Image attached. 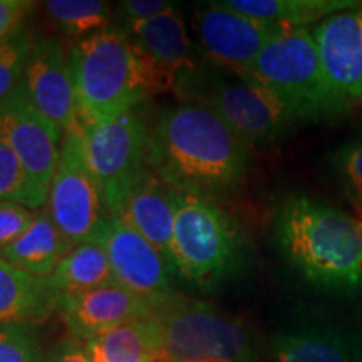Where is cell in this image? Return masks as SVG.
Masks as SVG:
<instances>
[{
  "mask_svg": "<svg viewBox=\"0 0 362 362\" xmlns=\"http://www.w3.org/2000/svg\"><path fill=\"white\" fill-rule=\"evenodd\" d=\"M250 148L210 106L185 101L165 110L149 131V170L178 189L215 200L243 183Z\"/></svg>",
  "mask_w": 362,
  "mask_h": 362,
  "instance_id": "6da1fadb",
  "label": "cell"
},
{
  "mask_svg": "<svg viewBox=\"0 0 362 362\" xmlns=\"http://www.w3.org/2000/svg\"><path fill=\"white\" fill-rule=\"evenodd\" d=\"M274 240L282 260L309 287L362 296V237L352 215L309 193H291L275 210Z\"/></svg>",
  "mask_w": 362,
  "mask_h": 362,
  "instance_id": "7a4b0ae2",
  "label": "cell"
},
{
  "mask_svg": "<svg viewBox=\"0 0 362 362\" xmlns=\"http://www.w3.org/2000/svg\"><path fill=\"white\" fill-rule=\"evenodd\" d=\"M67 56L83 123L134 111L144 99L166 90L155 67L123 27L110 25L81 39Z\"/></svg>",
  "mask_w": 362,
  "mask_h": 362,
  "instance_id": "3957f363",
  "label": "cell"
},
{
  "mask_svg": "<svg viewBox=\"0 0 362 362\" xmlns=\"http://www.w3.org/2000/svg\"><path fill=\"white\" fill-rule=\"evenodd\" d=\"M250 257L243 226L215 200L181 193L170 259L175 272L202 291L237 277Z\"/></svg>",
  "mask_w": 362,
  "mask_h": 362,
  "instance_id": "277c9868",
  "label": "cell"
},
{
  "mask_svg": "<svg viewBox=\"0 0 362 362\" xmlns=\"http://www.w3.org/2000/svg\"><path fill=\"white\" fill-rule=\"evenodd\" d=\"M247 76L279 94L298 123L332 121L354 107L330 83L309 27L272 39Z\"/></svg>",
  "mask_w": 362,
  "mask_h": 362,
  "instance_id": "5b68a950",
  "label": "cell"
},
{
  "mask_svg": "<svg viewBox=\"0 0 362 362\" xmlns=\"http://www.w3.org/2000/svg\"><path fill=\"white\" fill-rule=\"evenodd\" d=\"M158 317V362H259V344L252 329L214 305L178 296Z\"/></svg>",
  "mask_w": 362,
  "mask_h": 362,
  "instance_id": "8992f818",
  "label": "cell"
},
{
  "mask_svg": "<svg viewBox=\"0 0 362 362\" xmlns=\"http://www.w3.org/2000/svg\"><path fill=\"white\" fill-rule=\"evenodd\" d=\"M45 205V211L72 245L99 243L111 214L86 160L79 128L62 138Z\"/></svg>",
  "mask_w": 362,
  "mask_h": 362,
  "instance_id": "52a82bcc",
  "label": "cell"
},
{
  "mask_svg": "<svg viewBox=\"0 0 362 362\" xmlns=\"http://www.w3.org/2000/svg\"><path fill=\"white\" fill-rule=\"evenodd\" d=\"M86 160L101 187L110 214L124 194L149 171V131L136 111L99 121L81 123Z\"/></svg>",
  "mask_w": 362,
  "mask_h": 362,
  "instance_id": "ba28073f",
  "label": "cell"
},
{
  "mask_svg": "<svg viewBox=\"0 0 362 362\" xmlns=\"http://www.w3.org/2000/svg\"><path fill=\"white\" fill-rule=\"evenodd\" d=\"M200 103L210 106L248 148L279 143L300 124L279 94L248 76L211 81Z\"/></svg>",
  "mask_w": 362,
  "mask_h": 362,
  "instance_id": "9c48e42d",
  "label": "cell"
},
{
  "mask_svg": "<svg viewBox=\"0 0 362 362\" xmlns=\"http://www.w3.org/2000/svg\"><path fill=\"white\" fill-rule=\"evenodd\" d=\"M0 133L24 166L29 183V206L39 210L47 202L64 136L39 115L24 89L0 107Z\"/></svg>",
  "mask_w": 362,
  "mask_h": 362,
  "instance_id": "30bf717a",
  "label": "cell"
},
{
  "mask_svg": "<svg viewBox=\"0 0 362 362\" xmlns=\"http://www.w3.org/2000/svg\"><path fill=\"white\" fill-rule=\"evenodd\" d=\"M193 27L205 56L235 76H247L262 49L288 29L243 16L223 2L198 7Z\"/></svg>",
  "mask_w": 362,
  "mask_h": 362,
  "instance_id": "8fae6325",
  "label": "cell"
},
{
  "mask_svg": "<svg viewBox=\"0 0 362 362\" xmlns=\"http://www.w3.org/2000/svg\"><path fill=\"white\" fill-rule=\"evenodd\" d=\"M99 245L107 253L115 282L153 302L160 310L178 297L171 262L116 216H110Z\"/></svg>",
  "mask_w": 362,
  "mask_h": 362,
  "instance_id": "7c38bea8",
  "label": "cell"
},
{
  "mask_svg": "<svg viewBox=\"0 0 362 362\" xmlns=\"http://www.w3.org/2000/svg\"><path fill=\"white\" fill-rule=\"evenodd\" d=\"M24 93L40 116L62 136L79 128V110L69 56L57 39H37L27 64Z\"/></svg>",
  "mask_w": 362,
  "mask_h": 362,
  "instance_id": "4fadbf2b",
  "label": "cell"
},
{
  "mask_svg": "<svg viewBox=\"0 0 362 362\" xmlns=\"http://www.w3.org/2000/svg\"><path fill=\"white\" fill-rule=\"evenodd\" d=\"M59 314L72 339L86 342L124 324L156 317L160 309L123 285L110 282L74 296H64Z\"/></svg>",
  "mask_w": 362,
  "mask_h": 362,
  "instance_id": "5bb4252c",
  "label": "cell"
},
{
  "mask_svg": "<svg viewBox=\"0 0 362 362\" xmlns=\"http://www.w3.org/2000/svg\"><path fill=\"white\" fill-rule=\"evenodd\" d=\"M310 30L330 83L352 106H362V2Z\"/></svg>",
  "mask_w": 362,
  "mask_h": 362,
  "instance_id": "9a60e30c",
  "label": "cell"
},
{
  "mask_svg": "<svg viewBox=\"0 0 362 362\" xmlns=\"http://www.w3.org/2000/svg\"><path fill=\"white\" fill-rule=\"evenodd\" d=\"M180 198L178 189L149 170L131 187L111 215L146 238L171 262L170 248Z\"/></svg>",
  "mask_w": 362,
  "mask_h": 362,
  "instance_id": "2e32d148",
  "label": "cell"
},
{
  "mask_svg": "<svg viewBox=\"0 0 362 362\" xmlns=\"http://www.w3.org/2000/svg\"><path fill=\"white\" fill-rule=\"evenodd\" d=\"M270 362H362V334L339 324L307 322L279 330Z\"/></svg>",
  "mask_w": 362,
  "mask_h": 362,
  "instance_id": "e0dca14e",
  "label": "cell"
},
{
  "mask_svg": "<svg viewBox=\"0 0 362 362\" xmlns=\"http://www.w3.org/2000/svg\"><path fill=\"white\" fill-rule=\"evenodd\" d=\"M124 29L155 67L166 90L173 89L181 74L194 69L192 40L176 7L155 19L128 22Z\"/></svg>",
  "mask_w": 362,
  "mask_h": 362,
  "instance_id": "ac0fdd59",
  "label": "cell"
},
{
  "mask_svg": "<svg viewBox=\"0 0 362 362\" xmlns=\"http://www.w3.org/2000/svg\"><path fill=\"white\" fill-rule=\"evenodd\" d=\"M61 300V292L51 280L0 259V325L42 324L57 314Z\"/></svg>",
  "mask_w": 362,
  "mask_h": 362,
  "instance_id": "d6986e66",
  "label": "cell"
},
{
  "mask_svg": "<svg viewBox=\"0 0 362 362\" xmlns=\"http://www.w3.org/2000/svg\"><path fill=\"white\" fill-rule=\"evenodd\" d=\"M72 247L47 211L37 210L29 228L0 253V259L35 277L49 279Z\"/></svg>",
  "mask_w": 362,
  "mask_h": 362,
  "instance_id": "ffe728a7",
  "label": "cell"
},
{
  "mask_svg": "<svg viewBox=\"0 0 362 362\" xmlns=\"http://www.w3.org/2000/svg\"><path fill=\"white\" fill-rule=\"evenodd\" d=\"M83 346L93 362H158L161 354L160 317L107 330Z\"/></svg>",
  "mask_w": 362,
  "mask_h": 362,
  "instance_id": "44dd1931",
  "label": "cell"
},
{
  "mask_svg": "<svg viewBox=\"0 0 362 362\" xmlns=\"http://www.w3.org/2000/svg\"><path fill=\"white\" fill-rule=\"evenodd\" d=\"M226 7L270 24L298 29L357 6V0H223Z\"/></svg>",
  "mask_w": 362,
  "mask_h": 362,
  "instance_id": "7402d4cb",
  "label": "cell"
},
{
  "mask_svg": "<svg viewBox=\"0 0 362 362\" xmlns=\"http://www.w3.org/2000/svg\"><path fill=\"white\" fill-rule=\"evenodd\" d=\"M49 280L64 297L115 282V277L103 245L79 243L66 253Z\"/></svg>",
  "mask_w": 362,
  "mask_h": 362,
  "instance_id": "603a6c76",
  "label": "cell"
},
{
  "mask_svg": "<svg viewBox=\"0 0 362 362\" xmlns=\"http://www.w3.org/2000/svg\"><path fill=\"white\" fill-rule=\"evenodd\" d=\"M45 12L62 33L86 39L110 27L111 6L101 0H49Z\"/></svg>",
  "mask_w": 362,
  "mask_h": 362,
  "instance_id": "cb8c5ba5",
  "label": "cell"
},
{
  "mask_svg": "<svg viewBox=\"0 0 362 362\" xmlns=\"http://www.w3.org/2000/svg\"><path fill=\"white\" fill-rule=\"evenodd\" d=\"M327 170L330 180L344 198L354 208H362V129L330 149Z\"/></svg>",
  "mask_w": 362,
  "mask_h": 362,
  "instance_id": "d4e9b609",
  "label": "cell"
},
{
  "mask_svg": "<svg viewBox=\"0 0 362 362\" xmlns=\"http://www.w3.org/2000/svg\"><path fill=\"white\" fill-rule=\"evenodd\" d=\"M37 39L25 25L0 42V107L24 89L30 54Z\"/></svg>",
  "mask_w": 362,
  "mask_h": 362,
  "instance_id": "484cf974",
  "label": "cell"
},
{
  "mask_svg": "<svg viewBox=\"0 0 362 362\" xmlns=\"http://www.w3.org/2000/svg\"><path fill=\"white\" fill-rule=\"evenodd\" d=\"M34 325H0V362H45Z\"/></svg>",
  "mask_w": 362,
  "mask_h": 362,
  "instance_id": "4316f807",
  "label": "cell"
},
{
  "mask_svg": "<svg viewBox=\"0 0 362 362\" xmlns=\"http://www.w3.org/2000/svg\"><path fill=\"white\" fill-rule=\"evenodd\" d=\"M6 202L29 206L30 198L24 166L0 133V203Z\"/></svg>",
  "mask_w": 362,
  "mask_h": 362,
  "instance_id": "83f0119b",
  "label": "cell"
},
{
  "mask_svg": "<svg viewBox=\"0 0 362 362\" xmlns=\"http://www.w3.org/2000/svg\"><path fill=\"white\" fill-rule=\"evenodd\" d=\"M37 210L21 203H0V253L8 248L33 223Z\"/></svg>",
  "mask_w": 362,
  "mask_h": 362,
  "instance_id": "f1b7e54d",
  "label": "cell"
},
{
  "mask_svg": "<svg viewBox=\"0 0 362 362\" xmlns=\"http://www.w3.org/2000/svg\"><path fill=\"white\" fill-rule=\"evenodd\" d=\"M34 7L35 4L29 0H0V42L21 29Z\"/></svg>",
  "mask_w": 362,
  "mask_h": 362,
  "instance_id": "f546056e",
  "label": "cell"
},
{
  "mask_svg": "<svg viewBox=\"0 0 362 362\" xmlns=\"http://www.w3.org/2000/svg\"><path fill=\"white\" fill-rule=\"evenodd\" d=\"M175 6L166 0H124L119 2V12L126 24L128 22H141L155 19L161 13L168 12Z\"/></svg>",
  "mask_w": 362,
  "mask_h": 362,
  "instance_id": "4dcf8cb0",
  "label": "cell"
},
{
  "mask_svg": "<svg viewBox=\"0 0 362 362\" xmlns=\"http://www.w3.org/2000/svg\"><path fill=\"white\" fill-rule=\"evenodd\" d=\"M45 362H93L86 352L83 342L71 339V341L61 342L47 356Z\"/></svg>",
  "mask_w": 362,
  "mask_h": 362,
  "instance_id": "1f68e13d",
  "label": "cell"
},
{
  "mask_svg": "<svg viewBox=\"0 0 362 362\" xmlns=\"http://www.w3.org/2000/svg\"><path fill=\"white\" fill-rule=\"evenodd\" d=\"M352 218H354L357 228H359L361 237H362V208H354V214H352Z\"/></svg>",
  "mask_w": 362,
  "mask_h": 362,
  "instance_id": "d6a6232c",
  "label": "cell"
}]
</instances>
